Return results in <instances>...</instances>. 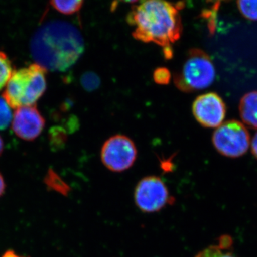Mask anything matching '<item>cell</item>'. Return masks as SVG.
Listing matches in <instances>:
<instances>
[{
	"mask_svg": "<svg viewBox=\"0 0 257 257\" xmlns=\"http://www.w3.org/2000/svg\"><path fill=\"white\" fill-rule=\"evenodd\" d=\"M216 71L209 56L199 49L189 51L180 72L174 75V82L184 92L206 89L214 82Z\"/></svg>",
	"mask_w": 257,
	"mask_h": 257,
	"instance_id": "4",
	"label": "cell"
},
{
	"mask_svg": "<svg viewBox=\"0 0 257 257\" xmlns=\"http://www.w3.org/2000/svg\"><path fill=\"white\" fill-rule=\"evenodd\" d=\"M219 4L220 3H216L215 5H213L211 9L205 10L202 13L203 18H207L208 20L209 31L211 33H214V30H215L216 12L219 8Z\"/></svg>",
	"mask_w": 257,
	"mask_h": 257,
	"instance_id": "18",
	"label": "cell"
},
{
	"mask_svg": "<svg viewBox=\"0 0 257 257\" xmlns=\"http://www.w3.org/2000/svg\"><path fill=\"white\" fill-rule=\"evenodd\" d=\"M13 72L12 63L8 56L0 52V90L6 86Z\"/></svg>",
	"mask_w": 257,
	"mask_h": 257,
	"instance_id": "12",
	"label": "cell"
},
{
	"mask_svg": "<svg viewBox=\"0 0 257 257\" xmlns=\"http://www.w3.org/2000/svg\"><path fill=\"white\" fill-rule=\"evenodd\" d=\"M251 152H252L253 156L257 159V132L251 141Z\"/></svg>",
	"mask_w": 257,
	"mask_h": 257,
	"instance_id": "19",
	"label": "cell"
},
{
	"mask_svg": "<svg viewBox=\"0 0 257 257\" xmlns=\"http://www.w3.org/2000/svg\"><path fill=\"white\" fill-rule=\"evenodd\" d=\"M2 257H28V256H20V255L18 254L15 252L13 250H8V251H5L4 254L3 255Z\"/></svg>",
	"mask_w": 257,
	"mask_h": 257,
	"instance_id": "20",
	"label": "cell"
},
{
	"mask_svg": "<svg viewBox=\"0 0 257 257\" xmlns=\"http://www.w3.org/2000/svg\"><path fill=\"white\" fill-rule=\"evenodd\" d=\"M224 250L219 247L218 245H213L204 248L197 253L195 257H236L232 253L224 252Z\"/></svg>",
	"mask_w": 257,
	"mask_h": 257,
	"instance_id": "16",
	"label": "cell"
},
{
	"mask_svg": "<svg viewBox=\"0 0 257 257\" xmlns=\"http://www.w3.org/2000/svg\"><path fill=\"white\" fill-rule=\"evenodd\" d=\"M5 182L4 178H3V175L0 173V197L3 196L5 191Z\"/></svg>",
	"mask_w": 257,
	"mask_h": 257,
	"instance_id": "21",
	"label": "cell"
},
{
	"mask_svg": "<svg viewBox=\"0 0 257 257\" xmlns=\"http://www.w3.org/2000/svg\"><path fill=\"white\" fill-rule=\"evenodd\" d=\"M82 87L87 92H93L99 87L101 79L99 76L93 72H87L83 74L80 79Z\"/></svg>",
	"mask_w": 257,
	"mask_h": 257,
	"instance_id": "13",
	"label": "cell"
},
{
	"mask_svg": "<svg viewBox=\"0 0 257 257\" xmlns=\"http://www.w3.org/2000/svg\"><path fill=\"white\" fill-rule=\"evenodd\" d=\"M184 3L176 4L158 0L143 1L133 5L127 22L135 28L133 37L139 41L157 44L163 48L172 47L182 35L179 10Z\"/></svg>",
	"mask_w": 257,
	"mask_h": 257,
	"instance_id": "2",
	"label": "cell"
},
{
	"mask_svg": "<svg viewBox=\"0 0 257 257\" xmlns=\"http://www.w3.org/2000/svg\"><path fill=\"white\" fill-rule=\"evenodd\" d=\"M50 4L59 13L64 15H72L82 8L83 1H52Z\"/></svg>",
	"mask_w": 257,
	"mask_h": 257,
	"instance_id": "11",
	"label": "cell"
},
{
	"mask_svg": "<svg viewBox=\"0 0 257 257\" xmlns=\"http://www.w3.org/2000/svg\"><path fill=\"white\" fill-rule=\"evenodd\" d=\"M174 201L165 182L156 176L141 179L135 188V202L143 212L160 211Z\"/></svg>",
	"mask_w": 257,
	"mask_h": 257,
	"instance_id": "6",
	"label": "cell"
},
{
	"mask_svg": "<svg viewBox=\"0 0 257 257\" xmlns=\"http://www.w3.org/2000/svg\"><path fill=\"white\" fill-rule=\"evenodd\" d=\"M10 106L3 96H0V130H4L13 121V114Z\"/></svg>",
	"mask_w": 257,
	"mask_h": 257,
	"instance_id": "14",
	"label": "cell"
},
{
	"mask_svg": "<svg viewBox=\"0 0 257 257\" xmlns=\"http://www.w3.org/2000/svg\"><path fill=\"white\" fill-rule=\"evenodd\" d=\"M192 111L198 122L204 127H219L226 115V106L217 94L207 93L194 100Z\"/></svg>",
	"mask_w": 257,
	"mask_h": 257,
	"instance_id": "8",
	"label": "cell"
},
{
	"mask_svg": "<svg viewBox=\"0 0 257 257\" xmlns=\"http://www.w3.org/2000/svg\"><path fill=\"white\" fill-rule=\"evenodd\" d=\"M153 78L157 84L167 85L170 82L172 74L170 71L166 67H159L154 72Z\"/></svg>",
	"mask_w": 257,
	"mask_h": 257,
	"instance_id": "17",
	"label": "cell"
},
{
	"mask_svg": "<svg viewBox=\"0 0 257 257\" xmlns=\"http://www.w3.org/2000/svg\"><path fill=\"white\" fill-rule=\"evenodd\" d=\"M138 151L131 139L116 135L106 140L101 148V159L108 170L121 172L128 170L136 161Z\"/></svg>",
	"mask_w": 257,
	"mask_h": 257,
	"instance_id": "7",
	"label": "cell"
},
{
	"mask_svg": "<svg viewBox=\"0 0 257 257\" xmlns=\"http://www.w3.org/2000/svg\"><path fill=\"white\" fill-rule=\"evenodd\" d=\"M30 49L35 64L47 72H64L79 60L84 42L73 25L55 20L37 29L30 40Z\"/></svg>",
	"mask_w": 257,
	"mask_h": 257,
	"instance_id": "1",
	"label": "cell"
},
{
	"mask_svg": "<svg viewBox=\"0 0 257 257\" xmlns=\"http://www.w3.org/2000/svg\"><path fill=\"white\" fill-rule=\"evenodd\" d=\"M239 112L245 124L257 128V91L248 92L241 98Z\"/></svg>",
	"mask_w": 257,
	"mask_h": 257,
	"instance_id": "10",
	"label": "cell"
},
{
	"mask_svg": "<svg viewBox=\"0 0 257 257\" xmlns=\"http://www.w3.org/2000/svg\"><path fill=\"white\" fill-rule=\"evenodd\" d=\"M46 73L35 63L13 71L2 96L13 109L35 105L46 91Z\"/></svg>",
	"mask_w": 257,
	"mask_h": 257,
	"instance_id": "3",
	"label": "cell"
},
{
	"mask_svg": "<svg viewBox=\"0 0 257 257\" xmlns=\"http://www.w3.org/2000/svg\"><path fill=\"white\" fill-rule=\"evenodd\" d=\"M238 8L241 14L250 20H257V1H239Z\"/></svg>",
	"mask_w": 257,
	"mask_h": 257,
	"instance_id": "15",
	"label": "cell"
},
{
	"mask_svg": "<svg viewBox=\"0 0 257 257\" xmlns=\"http://www.w3.org/2000/svg\"><path fill=\"white\" fill-rule=\"evenodd\" d=\"M3 150H4V142H3V139L0 136V156L3 154Z\"/></svg>",
	"mask_w": 257,
	"mask_h": 257,
	"instance_id": "22",
	"label": "cell"
},
{
	"mask_svg": "<svg viewBox=\"0 0 257 257\" xmlns=\"http://www.w3.org/2000/svg\"><path fill=\"white\" fill-rule=\"evenodd\" d=\"M212 143L219 153L225 157L236 158L247 152L250 136L247 128L236 120H230L216 128Z\"/></svg>",
	"mask_w": 257,
	"mask_h": 257,
	"instance_id": "5",
	"label": "cell"
},
{
	"mask_svg": "<svg viewBox=\"0 0 257 257\" xmlns=\"http://www.w3.org/2000/svg\"><path fill=\"white\" fill-rule=\"evenodd\" d=\"M45 126V120L36 105L23 106L15 109L12 128L15 135L26 141L40 136Z\"/></svg>",
	"mask_w": 257,
	"mask_h": 257,
	"instance_id": "9",
	"label": "cell"
}]
</instances>
